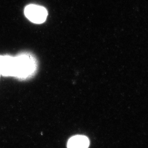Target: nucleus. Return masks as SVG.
I'll use <instances>...</instances> for the list:
<instances>
[{
    "label": "nucleus",
    "mask_w": 148,
    "mask_h": 148,
    "mask_svg": "<svg viewBox=\"0 0 148 148\" xmlns=\"http://www.w3.org/2000/svg\"><path fill=\"white\" fill-rule=\"evenodd\" d=\"M15 76L19 77H25L34 71V64L30 56L22 55L15 58Z\"/></svg>",
    "instance_id": "1"
},
{
    "label": "nucleus",
    "mask_w": 148,
    "mask_h": 148,
    "mask_svg": "<svg viewBox=\"0 0 148 148\" xmlns=\"http://www.w3.org/2000/svg\"><path fill=\"white\" fill-rule=\"evenodd\" d=\"M24 14L27 18L32 22L35 24H41L45 21L48 12L43 7L31 4L25 8Z\"/></svg>",
    "instance_id": "2"
},
{
    "label": "nucleus",
    "mask_w": 148,
    "mask_h": 148,
    "mask_svg": "<svg viewBox=\"0 0 148 148\" xmlns=\"http://www.w3.org/2000/svg\"><path fill=\"white\" fill-rule=\"evenodd\" d=\"M15 58L10 56H4L0 73L4 76H15Z\"/></svg>",
    "instance_id": "3"
},
{
    "label": "nucleus",
    "mask_w": 148,
    "mask_h": 148,
    "mask_svg": "<svg viewBox=\"0 0 148 148\" xmlns=\"http://www.w3.org/2000/svg\"><path fill=\"white\" fill-rule=\"evenodd\" d=\"M89 141L87 137L83 135H76L71 138L68 143V148H88Z\"/></svg>",
    "instance_id": "4"
},
{
    "label": "nucleus",
    "mask_w": 148,
    "mask_h": 148,
    "mask_svg": "<svg viewBox=\"0 0 148 148\" xmlns=\"http://www.w3.org/2000/svg\"><path fill=\"white\" fill-rule=\"evenodd\" d=\"M3 58V56H0V69H1V67L2 64Z\"/></svg>",
    "instance_id": "5"
},
{
    "label": "nucleus",
    "mask_w": 148,
    "mask_h": 148,
    "mask_svg": "<svg viewBox=\"0 0 148 148\" xmlns=\"http://www.w3.org/2000/svg\"><path fill=\"white\" fill-rule=\"evenodd\" d=\"M0 75H1V73H0Z\"/></svg>",
    "instance_id": "6"
}]
</instances>
